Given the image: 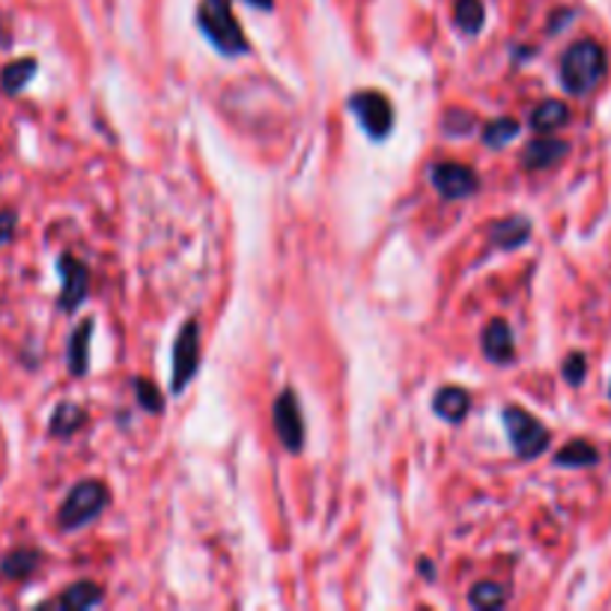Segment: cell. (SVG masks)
<instances>
[{
    "instance_id": "11",
    "label": "cell",
    "mask_w": 611,
    "mask_h": 611,
    "mask_svg": "<svg viewBox=\"0 0 611 611\" xmlns=\"http://www.w3.org/2000/svg\"><path fill=\"white\" fill-rule=\"evenodd\" d=\"M569 153V143L561 141V138H552V134H543L525 146L522 164L528 171H543V167H552L557 164L564 155Z\"/></svg>"
},
{
    "instance_id": "1",
    "label": "cell",
    "mask_w": 611,
    "mask_h": 611,
    "mask_svg": "<svg viewBox=\"0 0 611 611\" xmlns=\"http://www.w3.org/2000/svg\"><path fill=\"white\" fill-rule=\"evenodd\" d=\"M606 75V55L600 43L594 39H579L567 48L561 57V84L573 96H588Z\"/></svg>"
},
{
    "instance_id": "15",
    "label": "cell",
    "mask_w": 611,
    "mask_h": 611,
    "mask_svg": "<svg viewBox=\"0 0 611 611\" xmlns=\"http://www.w3.org/2000/svg\"><path fill=\"white\" fill-rule=\"evenodd\" d=\"M433 409H436L438 418H445L450 424H459L462 418L469 415L471 409V397L466 388H442L433 400Z\"/></svg>"
},
{
    "instance_id": "13",
    "label": "cell",
    "mask_w": 611,
    "mask_h": 611,
    "mask_svg": "<svg viewBox=\"0 0 611 611\" xmlns=\"http://www.w3.org/2000/svg\"><path fill=\"white\" fill-rule=\"evenodd\" d=\"M531 236V224L522 215H510V219H502L498 224H492V242L502 248V251H514V248H522L525 242Z\"/></svg>"
},
{
    "instance_id": "6",
    "label": "cell",
    "mask_w": 611,
    "mask_h": 611,
    "mask_svg": "<svg viewBox=\"0 0 611 611\" xmlns=\"http://www.w3.org/2000/svg\"><path fill=\"white\" fill-rule=\"evenodd\" d=\"M197 367H200V328H197L195 319H188L174 343V383H171V391H186V385L195 379Z\"/></svg>"
},
{
    "instance_id": "14",
    "label": "cell",
    "mask_w": 611,
    "mask_h": 611,
    "mask_svg": "<svg viewBox=\"0 0 611 611\" xmlns=\"http://www.w3.org/2000/svg\"><path fill=\"white\" fill-rule=\"evenodd\" d=\"M36 69H39L36 57H22V60H12V63L3 66L0 69V87H3V93L7 96H19L33 81Z\"/></svg>"
},
{
    "instance_id": "29",
    "label": "cell",
    "mask_w": 611,
    "mask_h": 611,
    "mask_svg": "<svg viewBox=\"0 0 611 611\" xmlns=\"http://www.w3.org/2000/svg\"><path fill=\"white\" fill-rule=\"evenodd\" d=\"M421 573H424V576H433V567H430V561H426V557H421Z\"/></svg>"
},
{
    "instance_id": "18",
    "label": "cell",
    "mask_w": 611,
    "mask_h": 611,
    "mask_svg": "<svg viewBox=\"0 0 611 611\" xmlns=\"http://www.w3.org/2000/svg\"><path fill=\"white\" fill-rule=\"evenodd\" d=\"M87 421V412L75 403H60L51 415V424H48V433L55 438H69L75 436L78 430Z\"/></svg>"
},
{
    "instance_id": "28",
    "label": "cell",
    "mask_w": 611,
    "mask_h": 611,
    "mask_svg": "<svg viewBox=\"0 0 611 611\" xmlns=\"http://www.w3.org/2000/svg\"><path fill=\"white\" fill-rule=\"evenodd\" d=\"M251 7H257V10H272L274 0H248Z\"/></svg>"
},
{
    "instance_id": "5",
    "label": "cell",
    "mask_w": 611,
    "mask_h": 611,
    "mask_svg": "<svg viewBox=\"0 0 611 611\" xmlns=\"http://www.w3.org/2000/svg\"><path fill=\"white\" fill-rule=\"evenodd\" d=\"M350 108L355 114V120L361 122V129L371 134L373 141H385L393 129V108L385 93L376 90H359L355 96H350Z\"/></svg>"
},
{
    "instance_id": "10",
    "label": "cell",
    "mask_w": 611,
    "mask_h": 611,
    "mask_svg": "<svg viewBox=\"0 0 611 611\" xmlns=\"http://www.w3.org/2000/svg\"><path fill=\"white\" fill-rule=\"evenodd\" d=\"M483 355L492 361V364H510L516 359V346H514V331L504 319H492L490 326L483 328L481 338Z\"/></svg>"
},
{
    "instance_id": "26",
    "label": "cell",
    "mask_w": 611,
    "mask_h": 611,
    "mask_svg": "<svg viewBox=\"0 0 611 611\" xmlns=\"http://www.w3.org/2000/svg\"><path fill=\"white\" fill-rule=\"evenodd\" d=\"M474 129V117L466 114V110H450V117L445 120V131L450 134H469Z\"/></svg>"
},
{
    "instance_id": "3",
    "label": "cell",
    "mask_w": 611,
    "mask_h": 611,
    "mask_svg": "<svg viewBox=\"0 0 611 611\" xmlns=\"http://www.w3.org/2000/svg\"><path fill=\"white\" fill-rule=\"evenodd\" d=\"M108 507V486L98 481H81L66 495V502L57 510V525L63 531H78L96 519Z\"/></svg>"
},
{
    "instance_id": "8",
    "label": "cell",
    "mask_w": 611,
    "mask_h": 611,
    "mask_svg": "<svg viewBox=\"0 0 611 611\" xmlns=\"http://www.w3.org/2000/svg\"><path fill=\"white\" fill-rule=\"evenodd\" d=\"M274 430L286 450L298 454L305 445V421H302V406L293 391H284L274 400Z\"/></svg>"
},
{
    "instance_id": "21",
    "label": "cell",
    "mask_w": 611,
    "mask_h": 611,
    "mask_svg": "<svg viewBox=\"0 0 611 611\" xmlns=\"http://www.w3.org/2000/svg\"><path fill=\"white\" fill-rule=\"evenodd\" d=\"M597 459H600L597 448L588 445V442H581V438H576V442H569L567 448L557 450L555 462L557 466H569V469H588Z\"/></svg>"
},
{
    "instance_id": "20",
    "label": "cell",
    "mask_w": 611,
    "mask_h": 611,
    "mask_svg": "<svg viewBox=\"0 0 611 611\" xmlns=\"http://www.w3.org/2000/svg\"><path fill=\"white\" fill-rule=\"evenodd\" d=\"M483 19H486L483 0H457L454 3V22H457V27L462 33L478 36L483 27Z\"/></svg>"
},
{
    "instance_id": "23",
    "label": "cell",
    "mask_w": 611,
    "mask_h": 611,
    "mask_svg": "<svg viewBox=\"0 0 611 611\" xmlns=\"http://www.w3.org/2000/svg\"><path fill=\"white\" fill-rule=\"evenodd\" d=\"M519 138V122L514 117H498V120H492L486 129H483V143L486 146H507L510 141Z\"/></svg>"
},
{
    "instance_id": "16",
    "label": "cell",
    "mask_w": 611,
    "mask_h": 611,
    "mask_svg": "<svg viewBox=\"0 0 611 611\" xmlns=\"http://www.w3.org/2000/svg\"><path fill=\"white\" fill-rule=\"evenodd\" d=\"M90 338H93V319H84L69 338V371H72V376H87Z\"/></svg>"
},
{
    "instance_id": "24",
    "label": "cell",
    "mask_w": 611,
    "mask_h": 611,
    "mask_svg": "<svg viewBox=\"0 0 611 611\" xmlns=\"http://www.w3.org/2000/svg\"><path fill=\"white\" fill-rule=\"evenodd\" d=\"M134 393H138V403H141V409L153 412V415H162L164 397H162V391L155 388V383H150V379H138V383H134Z\"/></svg>"
},
{
    "instance_id": "9",
    "label": "cell",
    "mask_w": 611,
    "mask_h": 611,
    "mask_svg": "<svg viewBox=\"0 0 611 611\" xmlns=\"http://www.w3.org/2000/svg\"><path fill=\"white\" fill-rule=\"evenodd\" d=\"M430 179H433V186L445 200H462V197H471L478 191V174L471 171L469 164H436L430 171Z\"/></svg>"
},
{
    "instance_id": "19",
    "label": "cell",
    "mask_w": 611,
    "mask_h": 611,
    "mask_svg": "<svg viewBox=\"0 0 611 611\" xmlns=\"http://www.w3.org/2000/svg\"><path fill=\"white\" fill-rule=\"evenodd\" d=\"M569 120V110L564 102H557V98H549L543 105H537L534 114H531V126H534L540 134H552L557 131L564 122Z\"/></svg>"
},
{
    "instance_id": "25",
    "label": "cell",
    "mask_w": 611,
    "mask_h": 611,
    "mask_svg": "<svg viewBox=\"0 0 611 611\" xmlns=\"http://www.w3.org/2000/svg\"><path fill=\"white\" fill-rule=\"evenodd\" d=\"M585 371H588V359L581 352H573L567 361H564V379L569 385H581L585 383Z\"/></svg>"
},
{
    "instance_id": "7",
    "label": "cell",
    "mask_w": 611,
    "mask_h": 611,
    "mask_svg": "<svg viewBox=\"0 0 611 611\" xmlns=\"http://www.w3.org/2000/svg\"><path fill=\"white\" fill-rule=\"evenodd\" d=\"M57 272H60V310L72 314L84 305L90 293V269L72 254H60Z\"/></svg>"
},
{
    "instance_id": "22",
    "label": "cell",
    "mask_w": 611,
    "mask_h": 611,
    "mask_svg": "<svg viewBox=\"0 0 611 611\" xmlns=\"http://www.w3.org/2000/svg\"><path fill=\"white\" fill-rule=\"evenodd\" d=\"M469 602L474 609H502L504 602H507V590L502 585H495V581H481V585H474L469 594Z\"/></svg>"
},
{
    "instance_id": "4",
    "label": "cell",
    "mask_w": 611,
    "mask_h": 611,
    "mask_svg": "<svg viewBox=\"0 0 611 611\" xmlns=\"http://www.w3.org/2000/svg\"><path fill=\"white\" fill-rule=\"evenodd\" d=\"M502 421L519 459H537L547 450L552 433H549L547 426L540 424L531 412H525L519 406H507Z\"/></svg>"
},
{
    "instance_id": "17",
    "label": "cell",
    "mask_w": 611,
    "mask_h": 611,
    "mask_svg": "<svg viewBox=\"0 0 611 611\" xmlns=\"http://www.w3.org/2000/svg\"><path fill=\"white\" fill-rule=\"evenodd\" d=\"M102 600H105V590L98 588L96 581H75L72 588H66L63 594H60L57 606L69 611H87L93 609V606H98Z\"/></svg>"
},
{
    "instance_id": "27",
    "label": "cell",
    "mask_w": 611,
    "mask_h": 611,
    "mask_svg": "<svg viewBox=\"0 0 611 611\" xmlns=\"http://www.w3.org/2000/svg\"><path fill=\"white\" fill-rule=\"evenodd\" d=\"M15 224H19V215H15L12 209H3V212H0V248H3L7 242H12Z\"/></svg>"
},
{
    "instance_id": "12",
    "label": "cell",
    "mask_w": 611,
    "mask_h": 611,
    "mask_svg": "<svg viewBox=\"0 0 611 611\" xmlns=\"http://www.w3.org/2000/svg\"><path fill=\"white\" fill-rule=\"evenodd\" d=\"M39 564H43V552L39 549H12V552L0 557V576L12 581H24L39 569Z\"/></svg>"
},
{
    "instance_id": "2",
    "label": "cell",
    "mask_w": 611,
    "mask_h": 611,
    "mask_svg": "<svg viewBox=\"0 0 611 611\" xmlns=\"http://www.w3.org/2000/svg\"><path fill=\"white\" fill-rule=\"evenodd\" d=\"M197 24L224 57L248 55V39H245L242 24L233 15L230 0H203L200 10H197Z\"/></svg>"
}]
</instances>
